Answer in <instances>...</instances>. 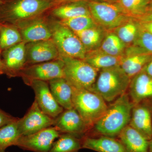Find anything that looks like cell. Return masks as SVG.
<instances>
[{
    "mask_svg": "<svg viewBox=\"0 0 152 152\" xmlns=\"http://www.w3.org/2000/svg\"><path fill=\"white\" fill-rule=\"evenodd\" d=\"M56 20H66L84 15H91L88 1H79L64 4L52 9L48 12Z\"/></svg>",
    "mask_w": 152,
    "mask_h": 152,
    "instance_id": "cell-21",
    "label": "cell"
},
{
    "mask_svg": "<svg viewBox=\"0 0 152 152\" xmlns=\"http://www.w3.org/2000/svg\"><path fill=\"white\" fill-rule=\"evenodd\" d=\"M61 57L64 63V78L74 88L91 91L99 70L83 60Z\"/></svg>",
    "mask_w": 152,
    "mask_h": 152,
    "instance_id": "cell-7",
    "label": "cell"
},
{
    "mask_svg": "<svg viewBox=\"0 0 152 152\" xmlns=\"http://www.w3.org/2000/svg\"><path fill=\"white\" fill-rule=\"evenodd\" d=\"M48 15L52 39L58 49L60 57L84 59L86 50L75 33L56 19H51Z\"/></svg>",
    "mask_w": 152,
    "mask_h": 152,
    "instance_id": "cell-5",
    "label": "cell"
},
{
    "mask_svg": "<svg viewBox=\"0 0 152 152\" xmlns=\"http://www.w3.org/2000/svg\"><path fill=\"white\" fill-rule=\"evenodd\" d=\"M97 1H101L106 2L115 3H117L118 0H97Z\"/></svg>",
    "mask_w": 152,
    "mask_h": 152,
    "instance_id": "cell-38",
    "label": "cell"
},
{
    "mask_svg": "<svg viewBox=\"0 0 152 152\" xmlns=\"http://www.w3.org/2000/svg\"><path fill=\"white\" fill-rule=\"evenodd\" d=\"M64 63L59 58L26 66L19 72L23 80H36L48 82L57 78H64Z\"/></svg>",
    "mask_w": 152,
    "mask_h": 152,
    "instance_id": "cell-8",
    "label": "cell"
},
{
    "mask_svg": "<svg viewBox=\"0 0 152 152\" xmlns=\"http://www.w3.org/2000/svg\"><path fill=\"white\" fill-rule=\"evenodd\" d=\"M117 137L128 152H149V141L129 125Z\"/></svg>",
    "mask_w": 152,
    "mask_h": 152,
    "instance_id": "cell-20",
    "label": "cell"
},
{
    "mask_svg": "<svg viewBox=\"0 0 152 152\" xmlns=\"http://www.w3.org/2000/svg\"><path fill=\"white\" fill-rule=\"evenodd\" d=\"M3 1H8V0H3Z\"/></svg>",
    "mask_w": 152,
    "mask_h": 152,
    "instance_id": "cell-43",
    "label": "cell"
},
{
    "mask_svg": "<svg viewBox=\"0 0 152 152\" xmlns=\"http://www.w3.org/2000/svg\"><path fill=\"white\" fill-rule=\"evenodd\" d=\"M54 98L65 110L73 108L72 89L64 78H57L48 82Z\"/></svg>",
    "mask_w": 152,
    "mask_h": 152,
    "instance_id": "cell-22",
    "label": "cell"
},
{
    "mask_svg": "<svg viewBox=\"0 0 152 152\" xmlns=\"http://www.w3.org/2000/svg\"><path fill=\"white\" fill-rule=\"evenodd\" d=\"M150 2H151V3H152V0H150Z\"/></svg>",
    "mask_w": 152,
    "mask_h": 152,
    "instance_id": "cell-41",
    "label": "cell"
},
{
    "mask_svg": "<svg viewBox=\"0 0 152 152\" xmlns=\"http://www.w3.org/2000/svg\"><path fill=\"white\" fill-rule=\"evenodd\" d=\"M143 70L152 77V60L147 64Z\"/></svg>",
    "mask_w": 152,
    "mask_h": 152,
    "instance_id": "cell-36",
    "label": "cell"
},
{
    "mask_svg": "<svg viewBox=\"0 0 152 152\" xmlns=\"http://www.w3.org/2000/svg\"><path fill=\"white\" fill-rule=\"evenodd\" d=\"M57 20L74 32L81 31L98 26L91 15L80 16L66 20Z\"/></svg>",
    "mask_w": 152,
    "mask_h": 152,
    "instance_id": "cell-31",
    "label": "cell"
},
{
    "mask_svg": "<svg viewBox=\"0 0 152 152\" xmlns=\"http://www.w3.org/2000/svg\"><path fill=\"white\" fill-rule=\"evenodd\" d=\"M143 29L152 34V21L145 22L141 26Z\"/></svg>",
    "mask_w": 152,
    "mask_h": 152,
    "instance_id": "cell-35",
    "label": "cell"
},
{
    "mask_svg": "<svg viewBox=\"0 0 152 152\" xmlns=\"http://www.w3.org/2000/svg\"><path fill=\"white\" fill-rule=\"evenodd\" d=\"M0 24V49L1 51L23 42L18 28L8 24Z\"/></svg>",
    "mask_w": 152,
    "mask_h": 152,
    "instance_id": "cell-27",
    "label": "cell"
},
{
    "mask_svg": "<svg viewBox=\"0 0 152 152\" xmlns=\"http://www.w3.org/2000/svg\"><path fill=\"white\" fill-rule=\"evenodd\" d=\"M152 60V53L137 46L132 45L126 49L120 66L132 78L141 72Z\"/></svg>",
    "mask_w": 152,
    "mask_h": 152,
    "instance_id": "cell-15",
    "label": "cell"
},
{
    "mask_svg": "<svg viewBox=\"0 0 152 152\" xmlns=\"http://www.w3.org/2000/svg\"><path fill=\"white\" fill-rule=\"evenodd\" d=\"M91 16L96 24L106 31H112L132 18L115 3L97 0L88 1Z\"/></svg>",
    "mask_w": 152,
    "mask_h": 152,
    "instance_id": "cell-6",
    "label": "cell"
},
{
    "mask_svg": "<svg viewBox=\"0 0 152 152\" xmlns=\"http://www.w3.org/2000/svg\"><path fill=\"white\" fill-rule=\"evenodd\" d=\"M18 119V118L12 116L0 109V128L15 121Z\"/></svg>",
    "mask_w": 152,
    "mask_h": 152,
    "instance_id": "cell-33",
    "label": "cell"
},
{
    "mask_svg": "<svg viewBox=\"0 0 152 152\" xmlns=\"http://www.w3.org/2000/svg\"><path fill=\"white\" fill-rule=\"evenodd\" d=\"M133 45L152 54V34L143 29L141 26L138 35Z\"/></svg>",
    "mask_w": 152,
    "mask_h": 152,
    "instance_id": "cell-32",
    "label": "cell"
},
{
    "mask_svg": "<svg viewBox=\"0 0 152 152\" xmlns=\"http://www.w3.org/2000/svg\"><path fill=\"white\" fill-rule=\"evenodd\" d=\"M91 0H53V8L57 6L61 5L67 3L79 1H89ZM53 9V8H52Z\"/></svg>",
    "mask_w": 152,
    "mask_h": 152,
    "instance_id": "cell-34",
    "label": "cell"
},
{
    "mask_svg": "<svg viewBox=\"0 0 152 152\" xmlns=\"http://www.w3.org/2000/svg\"><path fill=\"white\" fill-rule=\"evenodd\" d=\"M49 152H78L82 148L81 140L72 135L61 134Z\"/></svg>",
    "mask_w": 152,
    "mask_h": 152,
    "instance_id": "cell-28",
    "label": "cell"
},
{
    "mask_svg": "<svg viewBox=\"0 0 152 152\" xmlns=\"http://www.w3.org/2000/svg\"><path fill=\"white\" fill-rule=\"evenodd\" d=\"M18 119L0 128V152H5L8 147L15 146L21 136L18 125Z\"/></svg>",
    "mask_w": 152,
    "mask_h": 152,
    "instance_id": "cell-26",
    "label": "cell"
},
{
    "mask_svg": "<svg viewBox=\"0 0 152 152\" xmlns=\"http://www.w3.org/2000/svg\"><path fill=\"white\" fill-rule=\"evenodd\" d=\"M140 28L141 26L132 19L112 31L128 47L134 44Z\"/></svg>",
    "mask_w": 152,
    "mask_h": 152,
    "instance_id": "cell-29",
    "label": "cell"
},
{
    "mask_svg": "<svg viewBox=\"0 0 152 152\" xmlns=\"http://www.w3.org/2000/svg\"><path fill=\"white\" fill-rule=\"evenodd\" d=\"M131 80L120 66L102 69L91 91L101 96L106 102H112L127 92Z\"/></svg>",
    "mask_w": 152,
    "mask_h": 152,
    "instance_id": "cell-3",
    "label": "cell"
},
{
    "mask_svg": "<svg viewBox=\"0 0 152 152\" xmlns=\"http://www.w3.org/2000/svg\"><path fill=\"white\" fill-rule=\"evenodd\" d=\"M53 7V0L5 1L0 4V23L18 28L47 13Z\"/></svg>",
    "mask_w": 152,
    "mask_h": 152,
    "instance_id": "cell-1",
    "label": "cell"
},
{
    "mask_svg": "<svg viewBox=\"0 0 152 152\" xmlns=\"http://www.w3.org/2000/svg\"><path fill=\"white\" fill-rule=\"evenodd\" d=\"M1 50L0 49V75H4V74L6 75L5 68L3 62L1 58Z\"/></svg>",
    "mask_w": 152,
    "mask_h": 152,
    "instance_id": "cell-37",
    "label": "cell"
},
{
    "mask_svg": "<svg viewBox=\"0 0 152 152\" xmlns=\"http://www.w3.org/2000/svg\"><path fill=\"white\" fill-rule=\"evenodd\" d=\"M0 29H1V24H0Z\"/></svg>",
    "mask_w": 152,
    "mask_h": 152,
    "instance_id": "cell-42",
    "label": "cell"
},
{
    "mask_svg": "<svg viewBox=\"0 0 152 152\" xmlns=\"http://www.w3.org/2000/svg\"><path fill=\"white\" fill-rule=\"evenodd\" d=\"M34 92L35 99L41 110L49 116L55 118L64 110L52 94L48 82L36 80H23Z\"/></svg>",
    "mask_w": 152,
    "mask_h": 152,
    "instance_id": "cell-12",
    "label": "cell"
},
{
    "mask_svg": "<svg viewBox=\"0 0 152 152\" xmlns=\"http://www.w3.org/2000/svg\"><path fill=\"white\" fill-rule=\"evenodd\" d=\"M26 44L23 41L2 52L6 75L10 77H18L26 66Z\"/></svg>",
    "mask_w": 152,
    "mask_h": 152,
    "instance_id": "cell-17",
    "label": "cell"
},
{
    "mask_svg": "<svg viewBox=\"0 0 152 152\" xmlns=\"http://www.w3.org/2000/svg\"><path fill=\"white\" fill-rule=\"evenodd\" d=\"M61 133L54 126L28 135L21 136L15 146L34 152H49Z\"/></svg>",
    "mask_w": 152,
    "mask_h": 152,
    "instance_id": "cell-11",
    "label": "cell"
},
{
    "mask_svg": "<svg viewBox=\"0 0 152 152\" xmlns=\"http://www.w3.org/2000/svg\"><path fill=\"white\" fill-rule=\"evenodd\" d=\"M131 101L136 104L152 102V77L142 70L131 78L128 90Z\"/></svg>",
    "mask_w": 152,
    "mask_h": 152,
    "instance_id": "cell-16",
    "label": "cell"
},
{
    "mask_svg": "<svg viewBox=\"0 0 152 152\" xmlns=\"http://www.w3.org/2000/svg\"><path fill=\"white\" fill-rule=\"evenodd\" d=\"M127 46L114 32H107L99 48L107 54L120 56H124Z\"/></svg>",
    "mask_w": 152,
    "mask_h": 152,
    "instance_id": "cell-25",
    "label": "cell"
},
{
    "mask_svg": "<svg viewBox=\"0 0 152 152\" xmlns=\"http://www.w3.org/2000/svg\"><path fill=\"white\" fill-rule=\"evenodd\" d=\"M5 1H3V0H0V4H3V3Z\"/></svg>",
    "mask_w": 152,
    "mask_h": 152,
    "instance_id": "cell-40",
    "label": "cell"
},
{
    "mask_svg": "<svg viewBox=\"0 0 152 152\" xmlns=\"http://www.w3.org/2000/svg\"><path fill=\"white\" fill-rule=\"evenodd\" d=\"M106 30L99 26L75 32L77 36L87 52L96 50L100 47L105 37Z\"/></svg>",
    "mask_w": 152,
    "mask_h": 152,
    "instance_id": "cell-24",
    "label": "cell"
},
{
    "mask_svg": "<svg viewBox=\"0 0 152 152\" xmlns=\"http://www.w3.org/2000/svg\"><path fill=\"white\" fill-rule=\"evenodd\" d=\"M129 125L148 140L152 138V110L148 102L134 104Z\"/></svg>",
    "mask_w": 152,
    "mask_h": 152,
    "instance_id": "cell-18",
    "label": "cell"
},
{
    "mask_svg": "<svg viewBox=\"0 0 152 152\" xmlns=\"http://www.w3.org/2000/svg\"><path fill=\"white\" fill-rule=\"evenodd\" d=\"M134 104L127 92L125 93L108 105L103 116L94 125V134L116 137L130 121Z\"/></svg>",
    "mask_w": 152,
    "mask_h": 152,
    "instance_id": "cell-2",
    "label": "cell"
},
{
    "mask_svg": "<svg viewBox=\"0 0 152 152\" xmlns=\"http://www.w3.org/2000/svg\"><path fill=\"white\" fill-rule=\"evenodd\" d=\"M18 28L23 41L26 43L52 39L48 13L27 22Z\"/></svg>",
    "mask_w": 152,
    "mask_h": 152,
    "instance_id": "cell-14",
    "label": "cell"
},
{
    "mask_svg": "<svg viewBox=\"0 0 152 152\" xmlns=\"http://www.w3.org/2000/svg\"><path fill=\"white\" fill-rule=\"evenodd\" d=\"M117 3L132 18L145 13L151 4L150 0H118Z\"/></svg>",
    "mask_w": 152,
    "mask_h": 152,
    "instance_id": "cell-30",
    "label": "cell"
},
{
    "mask_svg": "<svg viewBox=\"0 0 152 152\" xmlns=\"http://www.w3.org/2000/svg\"><path fill=\"white\" fill-rule=\"evenodd\" d=\"M149 152H152V138L149 140Z\"/></svg>",
    "mask_w": 152,
    "mask_h": 152,
    "instance_id": "cell-39",
    "label": "cell"
},
{
    "mask_svg": "<svg viewBox=\"0 0 152 152\" xmlns=\"http://www.w3.org/2000/svg\"><path fill=\"white\" fill-rule=\"evenodd\" d=\"M86 135L82 138V148L98 152H128L119 140L108 136Z\"/></svg>",
    "mask_w": 152,
    "mask_h": 152,
    "instance_id": "cell-19",
    "label": "cell"
},
{
    "mask_svg": "<svg viewBox=\"0 0 152 152\" xmlns=\"http://www.w3.org/2000/svg\"><path fill=\"white\" fill-rule=\"evenodd\" d=\"M72 89L74 108L92 129L106 113L108 107L107 102L101 96L92 91L73 87Z\"/></svg>",
    "mask_w": 152,
    "mask_h": 152,
    "instance_id": "cell-4",
    "label": "cell"
},
{
    "mask_svg": "<svg viewBox=\"0 0 152 152\" xmlns=\"http://www.w3.org/2000/svg\"><path fill=\"white\" fill-rule=\"evenodd\" d=\"M124 56H115L102 51L99 48L87 52L84 61L93 67L100 70L121 65Z\"/></svg>",
    "mask_w": 152,
    "mask_h": 152,
    "instance_id": "cell-23",
    "label": "cell"
},
{
    "mask_svg": "<svg viewBox=\"0 0 152 152\" xmlns=\"http://www.w3.org/2000/svg\"><path fill=\"white\" fill-rule=\"evenodd\" d=\"M54 122V118L44 113L35 100L25 115L18 121L21 136L28 135L51 127Z\"/></svg>",
    "mask_w": 152,
    "mask_h": 152,
    "instance_id": "cell-10",
    "label": "cell"
},
{
    "mask_svg": "<svg viewBox=\"0 0 152 152\" xmlns=\"http://www.w3.org/2000/svg\"></svg>",
    "mask_w": 152,
    "mask_h": 152,
    "instance_id": "cell-44",
    "label": "cell"
},
{
    "mask_svg": "<svg viewBox=\"0 0 152 152\" xmlns=\"http://www.w3.org/2000/svg\"><path fill=\"white\" fill-rule=\"evenodd\" d=\"M26 66L59 58L56 47L51 39L26 44Z\"/></svg>",
    "mask_w": 152,
    "mask_h": 152,
    "instance_id": "cell-13",
    "label": "cell"
},
{
    "mask_svg": "<svg viewBox=\"0 0 152 152\" xmlns=\"http://www.w3.org/2000/svg\"><path fill=\"white\" fill-rule=\"evenodd\" d=\"M53 126L61 134H70L79 138L91 129L74 108L64 110L54 118Z\"/></svg>",
    "mask_w": 152,
    "mask_h": 152,
    "instance_id": "cell-9",
    "label": "cell"
}]
</instances>
